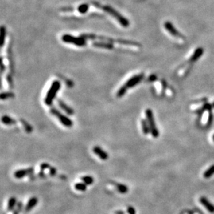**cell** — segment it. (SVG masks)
Returning <instances> with one entry per match:
<instances>
[{"instance_id":"obj_1","label":"cell","mask_w":214,"mask_h":214,"mask_svg":"<svg viewBox=\"0 0 214 214\" xmlns=\"http://www.w3.org/2000/svg\"><path fill=\"white\" fill-rule=\"evenodd\" d=\"M81 37L84 38L86 40H100L101 41L104 42H108L111 43H119V44H123L126 45H130V46H134V47H141V44L137 42L132 41V40H123V39H114L112 38L109 37H105V36H97L96 34H83L80 35Z\"/></svg>"},{"instance_id":"obj_2","label":"cell","mask_w":214,"mask_h":214,"mask_svg":"<svg viewBox=\"0 0 214 214\" xmlns=\"http://www.w3.org/2000/svg\"><path fill=\"white\" fill-rule=\"evenodd\" d=\"M94 6H95L97 8H99V9H101L105 11H106L108 14H110L112 16V17L115 18L116 20H117L119 23H120L121 25L123 27H128L130 26V22L128 20L123 17V15H121L118 11H116L115 9H114L112 7H111L110 6H102L101 4L98 3L96 2H91Z\"/></svg>"},{"instance_id":"obj_3","label":"cell","mask_w":214,"mask_h":214,"mask_svg":"<svg viewBox=\"0 0 214 214\" xmlns=\"http://www.w3.org/2000/svg\"><path fill=\"white\" fill-rule=\"evenodd\" d=\"M61 87L60 82L58 80H55L51 83L49 90L48 91L47 95L45 99V103L46 105L51 106L52 104L53 99H55L57 93Z\"/></svg>"},{"instance_id":"obj_4","label":"cell","mask_w":214,"mask_h":214,"mask_svg":"<svg viewBox=\"0 0 214 214\" xmlns=\"http://www.w3.org/2000/svg\"><path fill=\"white\" fill-rule=\"evenodd\" d=\"M61 38L64 42L74 44L77 47H85L87 44L86 39L81 36L75 37L70 34H64Z\"/></svg>"},{"instance_id":"obj_5","label":"cell","mask_w":214,"mask_h":214,"mask_svg":"<svg viewBox=\"0 0 214 214\" xmlns=\"http://www.w3.org/2000/svg\"><path fill=\"white\" fill-rule=\"evenodd\" d=\"M146 116L147 119L149 127H150V133L154 138H158L159 136V131L156 126V123L154 119L153 113L151 109H147L146 111Z\"/></svg>"},{"instance_id":"obj_6","label":"cell","mask_w":214,"mask_h":214,"mask_svg":"<svg viewBox=\"0 0 214 214\" xmlns=\"http://www.w3.org/2000/svg\"><path fill=\"white\" fill-rule=\"evenodd\" d=\"M50 112L52 115L58 119V120L60 122V123L66 127H72L73 126V121L67 117V116L63 115L56 108H51L50 109Z\"/></svg>"},{"instance_id":"obj_7","label":"cell","mask_w":214,"mask_h":214,"mask_svg":"<svg viewBox=\"0 0 214 214\" xmlns=\"http://www.w3.org/2000/svg\"><path fill=\"white\" fill-rule=\"evenodd\" d=\"M143 77H144V75L143 74H138L136 75L132 76V77H130L129 79L127 81V82L124 83L123 86L125 87L127 90L129 88H133L135 86L137 85L138 83H140L143 80Z\"/></svg>"},{"instance_id":"obj_8","label":"cell","mask_w":214,"mask_h":214,"mask_svg":"<svg viewBox=\"0 0 214 214\" xmlns=\"http://www.w3.org/2000/svg\"><path fill=\"white\" fill-rule=\"evenodd\" d=\"M164 27L170 34H171V36L177 38H183L182 35L178 31L176 30V29L173 26V24L170 23V22H166L164 23Z\"/></svg>"},{"instance_id":"obj_9","label":"cell","mask_w":214,"mask_h":214,"mask_svg":"<svg viewBox=\"0 0 214 214\" xmlns=\"http://www.w3.org/2000/svg\"><path fill=\"white\" fill-rule=\"evenodd\" d=\"M33 172L34 170L33 168H29L27 169L18 170L14 172V177L17 179H21L26 175L31 174V173H33Z\"/></svg>"},{"instance_id":"obj_10","label":"cell","mask_w":214,"mask_h":214,"mask_svg":"<svg viewBox=\"0 0 214 214\" xmlns=\"http://www.w3.org/2000/svg\"><path fill=\"white\" fill-rule=\"evenodd\" d=\"M93 152L96 154L97 156H98L100 159L103 161H105V160H107L108 159V154L105 151V150H103L101 147H100L99 146H95V147H94L93 149Z\"/></svg>"},{"instance_id":"obj_11","label":"cell","mask_w":214,"mask_h":214,"mask_svg":"<svg viewBox=\"0 0 214 214\" xmlns=\"http://www.w3.org/2000/svg\"><path fill=\"white\" fill-rule=\"evenodd\" d=\"M92 45L94 47L97 48H101V49H105V50H113L115 47L112 43L108 42H94L92 43Z\"/></svg>"},{"instance_id":"obj_12","label":"cell","mask_w":214,"mask_h":214,"mask_svg":"<svg viewBox=\"0 0 214 214\" xmlns=\"http://www.w3.org/2000/svg\"><path fill=\"white\" fill-rule=\"evenodd\" d=\"M57 101H58V104L59 105V107H60L61 109L67 113V114L70 115H72L74 114V110H73L71 107H69L67 104H65V103H64L63 100L58 99Z\"/></svg>"},{"instance_id":"obj_13","label":"cell","mask_w":214,"mask_h":214,"mask_svg":"<svg viewBox=\"0 0 214 214\" xmlns=\"http://www.w3.org/2000/svg\"><path fill=\"white\" fill-rule=\"evenodd\" d=\"M200 202L201 204L204 206V207L207 208V209L211 213H214V205H213L211 203L208 201V200L204 197H202L200 198Z\"/></svg>"},{"instance_id":"obj_14","label":"cell","mask_w":214,"mask_h":214,"mask_svg":"<svg viewBox=\"0 0 214 214\" xmlns=\"http://www.w3.org/2000/svg\"><path fill=\"white\" fill-rule=\"evenodd\" d=\"M37 202H38V200H37L36 197H31V198H30L26 204V206L25 207V211H29L31 209H33V208L36 207V204H37Z\"/></svg>"},{"instance_id":"obj_15","label":"cell","mask_w":214,"mask_h":214,"mask_svg":"<svg viewBox=\"0 0 214 214\" xmlns=\"http://www.w3.org/2000/svg\"><path fill=\"white\" fill-rule=\"evenodd\" d=\"M114 185L116 187V188L117 189L118 192L122 194H125L128 191V186H126L125 184H119V183H114Z\"/></svg>"},{"instance_id":"obj_16","label":"cell","mask_w":214,"mask_h":214,"mask_svg":"<svg viewBox=\"0 0 214 214\" xmlns=\"http://www.w3.org/2000/svg\"><path fill=\"white\" fill-rule=\"evenodd\" d=\"M2 122L6 125H12V124H15L16 123V121L14 119L8 115H4L2 118Z\"/></svg>"},{"instance_id":"obj_17","label":"cell","mask_w":214,"mask_h":214,"mask_svg":"<svg viewBox=\"0 0 214 214\" xmlns=\"http://www.w3.org/2000/svg\"><path fill=\"white\" fill-rule=\"evenodd\" d=\"M203 54V50L202 48H198L197 49V50L195 51V52L193 53V55H192L191 58V61H195L198 59L199 58H200V56L202 55Z\"/></svg>"},{"instance_id":"obj_18","label":"cell","mask_w":214,"mask_h":214,"mask_svg":"<svg viewBox=\"0 0 214 214\" xmlns=\"http://www.w3.org/2000/svg\"><path fill=\"white\" fill-rule=\"evenodd\" d=\"M89 8V5L88 3H84L78 6V11L81 14H85L88 11Z\"/></svg>"},{"instance_id":"obj_19","label":"cell","mask_w":214,"mask_h":214,"mask_svg":"<svg viewBox=\"0 0 214 214\" xmlns=\"http://www.w3.org/2000/svg\"><path fill=\"white\" fill-rule=\"evenodd\" d=\"M142 131L143 133L146 135H147L150 132V127H149L148 121L144 120V119H143L142 120Z\"/></svg>"},{"instance_id":"obj_20","label":"cell","mask_w":214,"mask_h":214,"mask_svg":"<svg viewBox=\"0 0 214 214\" xmlns=\"http://www.w3.org/2000/svg\"><path fill=\"white\" fill-rule=\"evenodd\" d=\"M0 34H1V47H3L6 36V29L4 26H1V29H0Z\"/></svg>"},{"instance_id":"obj_21","label":"cell","mask_w":214,"mask_h":214,"mask_svg":"<svg viewBox=\"0 0 214 214\" xmlns=\"http://www.w3.org/2000/svg\"><path fill=\"white\" fill-rule=\"evenodd\" d=\"M16 202H17V200H16V198L14 197H10L9 200V202H8V206H7V209L9 211H11L13 208H14L16 204Z\"/></svg>"},{"instance_id":"obj_22","label":"cell","mask_w":214,"mask_h":214,"mask_svg":"<svg viewBox=\"0 0 214 214\" xmlns=\"http://www.w3.org/2000/svg\"><path fill=\"white\" fill-rule=\"evenodd\" d=\"M81 180L83 181V183H85L86 185H91L94 183V178L91 176H84L81 177Z\"/></svg>"},{"instance_id":"obj_23","label":"cell","mask_w":214,"mask_h":214,"mask_svg":"<svg viewBox=\"0 0 214 214\" xmlns=\"http://www.w3.org/2000/svg\"><path fill=\"white\" fill-rule=\"evenodd\" d=\"M214 175V165L212 166H211L209 168L207 169L204 172V178H209Z\"/></svg>"},{"instance_id":"obj_24","label":"cell","mask_w":214,"mask_h":214,"mask_svg":"<svg viewBox=\"0 0 214 214\" xmlns=\"http://www.w3.org/2000/svg\"><path fill=\"white\" fill-rule=\"evenodd\" d=\"M15 96V95L12 92H4V93H2L1 94V99L2 100H4V99H7L9 98H11V97H13Z\"/></svg>"},{"instance_id":"obj_25","label":"cell","mask_w":214,"mask_h":214,"mask_svg":"<svg viewBox=\"0 0 214 214\" xmlns=\"http://www.w3.org/2000/svg\"><path fill=\"white\" fill-rule=\"evenodd\" d=\"M75 188L80 191H85L87 189V185L85 183H76L75 184Z\"/></svg>"},{"instance_id":"obj_26","label":"cell","mask_w":214,"mask_h":214,"mask_svg":"<svg viewBox=\"0 0 214 214\" xmlns=\"http://www.w3.org/2000/svg\"><path fill=\"white\" fill-rule=\"evenodd\" d=\"M20 122L21 123V124H23V126L24 127V129H25V130L27 132L30 133L32 131V130H33L32 127L28 123H26V122L24 120H23V119H20Z\"/></svg>"},{"instance_id":"obj_27","label":"cell","mask_w":214,"mask_h":214,"mask_svg":"<svg viewBox=\"0 0 214 214\" xmlns=\"http://www.w3.org/2000/svg\"><path fill=\"white\" fill-rule=\"evenodd\" d=\"M127 211H128V212L129 214H135L136 213V211H135L134 208L132 207H130V206L128 207V209H127Z\"/></svg>"},{"instance_id":"obj_28","label":"cell","mask_w":214,"mask_h":214,"mask_svg":"<svg viewBox=\"0 0 214 214\" xmlns=\"http://www.w3.org/2000/svg\"><path fill=\"white\" fill-rule=\"evenodd\" d=\"M1 70H2V73H3L4 71V63H3V59H1Z\"/></svg>"},{"instance_id":"obj_29","label":"cell","mask_w":214,"mask_h":214,"mask_svg":"<svg viewBox=\"0 0 214 214\" xmlns=\"http://www.w3.org/2000/svg\"><path fill=\"white\" fill-rule=\"evenodd\" d=\"M115 213H116V214H124V212L122 211H116Z\"/></svg>"},{"instance_id":"obj_30","label":"cell","mask_w":214,"mask_h":214,"mask_svg":"<svg viewBox=\"0 0 214 214\" xmlns=\"http://www.w3.org/2000/svg\"><path fill=\"white\" fill-rule=\"evenodd\" d=\"M14 214H18V211H15V213H14Z\"/></svg>"},{"instance_id":"obj_31","label":"cell","mask_w":214,"mask_h":214,"mask_svg":"<svg viewBox=\"0 0 214 214\" xmlns=\"http://www.w3.org/2000/svg\"><path fill=\"white\" fill-rule=\"evenodd\" d=\"M213 141H214V135H213Z\"/></svg>"},{"instance_id":"obj_32","label":"cell","mask_w":214,"mask_h":214,"mask_svg":"<svg viewBox=\"0 0 214 214\" xmlns=\"http://www.w3.org/2000/svg\"><path fill=\"white\" fill-rule=\"evenodd\" d=\"M213 107H214V103H213Z\"/></svg>"}]
</instances>
